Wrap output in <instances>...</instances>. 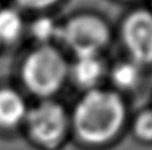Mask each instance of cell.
<instances>
[{"instance_id": "obj_10", "label": "cell", "mask_w": 152, "mask_h": 150, "mask_svg": "<svg viewBox=\"0 0 152 150\" xmlns=\"http://www.w3.org/2000/svg\"><path fill=\"white\" fill-rule=\"evenodd\" d=\"M59 30L61 28H58L52 19L42 18L33 24L31 33L38 40L47 43L52 40L53 38H59Z\"/></svg>"}, {"instance_id": "obj_9", "label": "cell", "mask_w": 152, "mask_h": 150, "mask_svg": "<svg viewBox=\"0 0 152 150\" xmlns=\"http://www.w3.org/2000/svg\"><path fill=\"white\" fill-rule=\"evenodd\" d=\"M140 79V69L134 63H123L113 70V81L121 88H132Z\"/></svg>"}, {"instance_id": "obj_6", "label": "cell", "mask_w": 152, "mask_h": 150, "mask_svg": "<svg viewBox=\"0 0 152 150\" xmlns=\"http://www.w3.org/2000/svg\"><path fill=\"white\" fill-rule=\"evenodd\" d=\"M25 104L23 98L12 89L0 90V125L15 126L24 119Z\"/></svg>"}, {"instance_id": "obj_7", "label": "cell", "mask_w": 152, "mask_h": 150, "mask_svg": "<svg viewBox=\"0 0 152 150\" xmlns=\"http://www.w3.org/2000/svg\"><path fill=\"white\" fill-rule=\"evenodd\" d=\"M103 73V65L98 55H82L77 56L72 75L75 83L80 87L92 88L101 79Z\"/></svg>"}, {"instance_id": "obj_1", "label": "cell", "mask_w": 152, "mask_h": 150, "mask_svg": "<svg viewBox=\"0 0 152 150\" xmlns=\"http://www.w3.org/2000/svg\"><path fill=\"white\" fill-rule=\"evenodd\" d=\"M123 118V104L116 94L104 90H91L75 106L73 124L82 140L101 144L116 135Z\"/></svg>"}, {"instance_id": "obj_11", "label": "cell", "mask_w": 152, "mask_h": 150, "mask_svg": "<svg viewBox=\"0 0 152 150\" xmlns=\"http://www.w3.org/2000/svg\"><path fill=\"white\" fill-rule=\"evenodd\" d=\"M136 134L145 140H152V111L143 112L138 116L134 125Z\"/></svg>"}, {"instance_id": "obj_12", "label": "cell", "mask_w": 152, "mask_h": 150, "mask_svg": "<svg viewBox=\"0 0 152 150\" xmlns=\"http://www.w3.org/2000/svg\"><path fill=\"white\" fill-rule=\"evenodd\" d=\"M17 1L25 8L42 9V8H47V6H49V5L54 4L57 0H17Z\"/></svg>"}, {"instance_id": "obj_8", "label": "cell", "mask_w": 152, "mask_h": 150, "mask_svg": "<svg viewBox=\"0 0 152 150\" xmlns=\"http://www.w3.org/2000/svg\"><path fill=\"white\" fill-rule=\"evenodd\" d=\"M23 23L20 15L12 9L0 10V41L10 43L19 36Z\"/></svg>"}, {"instance_id": "obj_5", "label": "cell", "mask_w": 152, "mask_h": 150, "mask_svg": "<svg viewBox=\"0 0 152 150\" xmlns=\"http://www.w3.org/2000/svg\"><path fill=\"white\" fill-rule=\"evenodd\" d=\"M123 40L128 51L138 63L152 61V15L136 12L123 24Z\"/></svg>"}, {"instance_id": "obj_2", "label": "cell", "mask_w": 152, "mask_h": 150, "mask_svg": "<svg viewBox=\"0 0 152 150\" xmlns=\"http://www.w3.org/2000/svg\"><path fill=\"white\" fill-rule=\"evenodd\" d=\"M67 74V64L57 50L43 46L34 50L23 64V80L37 95H50L61 88Z\"/></svg>"}, {"instance_id": "obj_3", "label": "cell", "mask_w": 152, "mask_h": 150, "mask_svg": "<svg viewBox=\"0 0 152 150\" xmlns=\"http://www.w3.org/2000/svg\"><path fill=\"white\" fill-rule=\"evenodd\" d=\"M108 29L102 20L94 17H77L61 28L59 39H62L77 56L97 55L99 49L107 44Z\"/></svg>"}, {"instance_id": "obj_4", "label": "cell", "mask_w": 152, "mask_h": 150, "mask_svg": "<svg viewBox=\"0 0 152 150\" xmlns=\"http://www.w3.org/2000/svg\"><path fill=\"white\" fill-rule=\"evenodd\" d=\"M26 125L30 136L35 141L50 146L63 138L67 128V116L59 104L43 101L26 114Z\"/></svg>"}]
</instances>
